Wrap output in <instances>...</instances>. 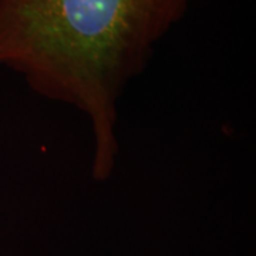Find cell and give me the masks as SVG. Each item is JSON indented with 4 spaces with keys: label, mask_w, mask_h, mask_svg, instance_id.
I'll list each match as a JSON object with an SVG mask.
<instances>
[{
    "label": "cell",
    "mask_w": 256,
    "mask_h": 256,
    "mask_svg": "<svg viewBox=\"0 0 256 256\" xmlns=\"http://www.w3.org/2000/svg\"><path fill=\"white\" fill-rule=\"evenodd\" d=\"M191 0H0V67L43 98L72 106L92 130V175L118 158V102Z\"/></svg>",
    "instance_id": "cell-1"
}]
</instances>
